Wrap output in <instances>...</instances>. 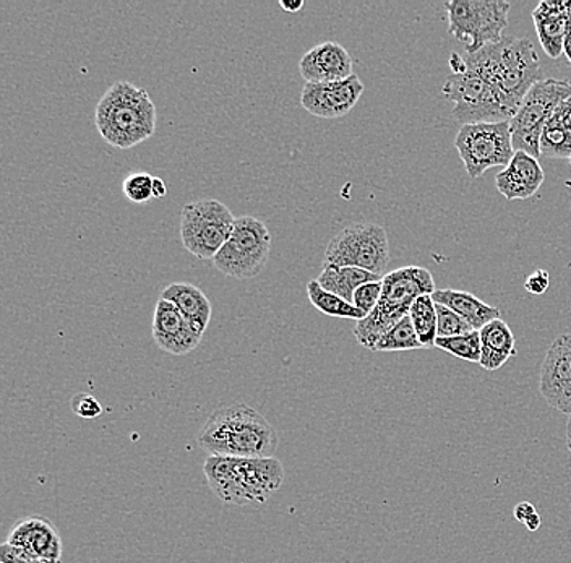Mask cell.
<instances>
[{"instance_id":"obj_24","label":"cell","mask_w":571,"mask_h":563,"mask_svg":"<svg viewBox=\"0 0 571 563\" xmlns=\"http://www.w3.org/2000/svg\"><path fill=\"white\" fill-rule=\"evenodd\" d=\"M307 296L312 306L320 310L325 316L351 318V320L356 321L366 318L357 307H354V304L341 299V297L336 296V294L325 291V289L318 285L317 279H312V282L307 283Z\"/></svg>"},{"instance_id":"obj_29","label":"cell","mask_w":571,"mask_h":563,"mask_svg":"<svg viewBox=\"0 0 571 563\" xmlns=\"http://www.w3.org/2000/svg\"><path fill=\"white\" fill-rule=\"evenodd\" d=\"M472 330L471 325L458 316L453 310L448 307L437 304V337L439 338H453L460 335L469 334Z\"/></svg>"},{"instance_id":"obj_9","label":"cell","mask_w":571,"mask_h":563,"mask_svg":"<svg viewBox=\"0 0 571 563\" xmlns=\"http://www.w3.org/2000/svg\"><path fill=\"white\" fill-rule=\"evenodd\" d=\"M272 252V234L262 219L239 216L233 233L213 258L216 270L234 279H251L261 275Z\"/></svg>"},{"instance_id":"obj_13","label":"cell","mask_w":571,"mask_h":563,"mask_svg":"<svg viewBox=\"0 0 571 563\" xmlns=\"http://www.w3.org/2000/svg\"><path fill=\"white\" fill-rule=\"evenodd\" d=\"M364 90V83L356 73L339 82L306 83L300 104L315 117L338 119L351 113Z\"/></svg>"},{"instance_id":"obj_31","label":"cell","mask_w":571,"mask_h":563,"mask_svg":"<svg viewBox=\"0 0 571 563\" xmlns=\"http://www.w3.org/2000/svg\"><path fill=\"white\" fill-rule=\"evenodd\" d=\"M381 291H384L381 282L367 283V285L360 286V288L354 293V307H357L364 316H369L375 307L378 306V303H380Z\"/></svg>"},{"instance_id":"obj_5","label":"cell","mask_w":571,"mask_h":563,"mask_svg":"<svg viewBox=\"0 0 571 563\" xmlns=\"http://www.w3.org/2000/svg\"><path fill=\"white\" fill-rule=\"evenodd\" d=\"M380 303L363 320L356 321L354 337L364 348L374 351L399 320L409 316L412 304L420 296L437 291L432 273L424 267H402L387 273L381 279Z\"/></svg>"},{"instance_id":"obj_8","label":"cell","mask_w":571,"mask_h":563,"mask_svg":"<svg viewBox=\"0 0 571 563\" xmlns=\"http://www.w3.org/2000/svg\"><path fill=\"white\" fill-rule=\"evenodd\" d=\"M570 96L571 83L567 80L544 79L536 83L510 121L514 152H524L539 160L542 132L557 108Z\"/></svg>"},{"instance_id":"obj_38","label":"cell","mask_w":571,"mask_h":563,"mask_svg":"<svg viewBox=\"0 0 571 563\" xmlns=\"http://www.w3.org/2000/svg\"><path fill=\"white\" fill-rule=\"evenodd\" d=\"M279 7L287 13H297L304 9V2L303 0H299V2H285V0H282Z\"/></svg>"},{"instance_id":"obj_14","label":"cell","mask_w":571,"mask_h":563,"mask_svg":"<svg viewBox=\"0 0 571 563\" xmlns=\"http://www.w3.org/2000/svg\"><path fill=\"white\" fill-rule=\"evenodd\" d=\"M539 390L549 406L571 414V334L553 339L549 346Z\"/></svg>"},{"instance_id":"obj_22","label":"cell","mask_w":571,"mask_h":563,"mask_svg":"<svg viewBox=\"0 0 571 563\" xmlns=\"http://www.w3.org/2000/svg\"><path fill=\"white\" fill-rule=\"evenodd\" d=\"M482 341V355L479 366L486 370H499L510 358L517 356V339L510 325L502 318L490 321L479 330Z\"/></svg>"},{"instance_id":"obj_10","label":"cell","mask_w":571,"mask_h":563,"mask_svg":"<svg viewBox=\"0 0 571 563\" xmlns=\"http://www.w3.org/2000/svg\"><path fill=\"white\" fill-rule=\"evenodd\" d=\"M324 264L360 268L384 278L390 264L387 231L375 223L345 227L328 244Z\"/></svg>"},{"instance_id":"obj_20","label":"cell","mask_w":571,"mask_h":563,"mask_svg":"<svg viewBox=\"0 0 571 563\" xmlns=\"http://www.w3.org/2000/svg\"><path fill=\"white\" fill-rule=\"evenodd\" d=\"M161 299L174 304L179 313L187 318L188 324L203 337L210 320H212L213 307L206 294L198 286L191 285V283H173L163 289Z\"/></svg>"},{"instance_id":"obj_34","label":"cell","mask_w":571,"mask_h":563,"mask_svg":"<svg viewBox=\"0 0 571 563\" xmlns=\"http://www.w3.org/2000/svg\"><path fill=\"white\" fill-rule=\"evenodd\" d=\"M549 273L544 270H536L528 276L524 282V289L528 293L534 294V296H541L549 289Z\"/></svg>"},{"instance_id":"obj_15","label":"cell","mask_w":571,"mask_h":563,"mask_svg":"<svg viewBox=\"0 0 571 563\" xmlns=\"http://www.w3.org/2000/svg\"><path fill=\"white\" fill-rule=\"evenodd\" d=\"M202 338L174 304L160 297L154 307L153 339L163 351L174 356L188 355L197 348Z\"/></svg>"},{"instance_id":"obj_36","label":"cell","mask_w":571,"mask_h":563,"mask_svg":"<svg viewBox=\"0 0 571 563\" xmlns=\"http://www.w3.org/2000/svg\"><path fill=\"white\" fill-rule=\"evenodd\" d=\"M536 509L532 503L529 502H521L518 503L517 509H514V519L520 521V523H527L529 519H531L532 515H534Z\"/></svg>"},{"instance_id":"obj_21","label":"cell","mask_w":571,"mask_h":563,"mask_svg":"<svg viewBox=\"0 0 571 563\" xmlns=\"http://www.w3.org/2000/svg\"><path fill=\"white\" fill-rule=\"evenodd\" d=\"M432 299L434 303L448 307L465 318L471 325L472 330H482L490 321L500 318V310L497 307L489 306L471 293L458 291V289H437L432 294Z\"/></svg>"},{"instance_id":"obj_7","label":"cell","mask_w":571,"mask_h":563,"mask_svg":"<svg viewBox=\"0 0 571 563\" xmlns=\"http://www.w3.org/2000/svg\"><path fill=\"white\" fill-rule=\"evenodd\" d=\"M510 2L507 0H450L445 3L448 31L466 44L468 54H476L489 44L503 40L508 27Z\"/></svg>"},{"instance_id":"obj_27","label":"cell","mask_w":571,"mask_h":563,"mask_svg":"<svg viewBox=\"0 0 571 563\" xmlns=\"http://www.w3.org/2000/svg\"><path fill=\"white\" fill-rule=\"evenodd\" d=\"M541 156L553 160L571 158V134L555 115H552L542 132Z\"/></svg>"},{"instance_id":"obj_16","label":"cell","mask_w":571,"mask_h":563,"mask_svg":"<svg viewBox=\"0 0 571 563\" xmlns=\"http://www.w3.org/2000/svg\"><path fill=\"white\" fill-rule=\"evenodd\" d=\"M299 72L306 83L339 82L354 75L353 58L341 44L325 41L303 55Z\"/></svg>"},{"instance_id":"obj_42","label":"cell","mask_w":571,"mask_h":563,"mask_svg":"<svg viewBox=\"0 0 571 563\" xmlns=\"http://www.w3.org/2000/svg\"><path fill=\"white\" fill-rule=\"evenodd\" d=\"M570 164H571V158H570Z\"/></svg>"},{"instance_id":"obj_35","label":"cell","mask_w":571,"mask_h":563,"mask_svg":"<svg viewBox=\"0 0 571 563\" xmlns=\"http://www.w3.org/2000/svg\"><path fill=\"white\" fill-rule=\"evenodd\" d=\"M553 115L562 122L563 127H565L571 134V96L567 98V100L557 108Z\"/></svg>"},{"instance_id":"obj_4","label":"cell","mask_w":571,"mask_h":563,"mask_svg":"<svg viewBox=\"0 0 571 563\" xmlns=\"http://www.w3.org/2000/svg\"><path fill=\"white\" fill-rule=\"evenodd\" d=\"M94 124L111 146L133 149L156 132V106L149 91L122 80L101 98L94 111Z\"/></svg>"},{"instance_id":"obj_39","label":"cell","mask_w":571,"mask_h":563,"mask_svg":"<svg viewBox=\"0 0 571 563\" xmlns=\"http://www.w3.org/2000/svg\"><path fill=\"white\" fill-rule=\"evenodd\" d=\"M563 54L569 59L571 65V19L569 23V30H567L565 41H563Z\"/></svg>"},{"instance_id":"obj_26","label":"cell","mask_w":571,"mask_h":563,"mask_svg":"<svg viewBox=\"0 0 571 563\" xmlns=\"http://www.w3.org/2000/svg\"><path fill=\"white\" fill-rule=\"evenodd\" d=\"M418 349H424V346L420 345L415 325H412L411 318L408 316L399 320L398 324L377 342L374 351H418Z\"/></svg>"},{"instance_id":"obj_37","label":"cell","mask_w":571,"mask_h":563,"mask_svg":"<svg viewBox=\"0 0 571 563\" xmlns=\"http://www.w3.org/2000/svg\"><path fill=\"white\" fill-rule=\"evenodd\" d=\"M167 194L166 184L161 177H154L153 180V198H164Z\"/></svg>"},{"instance_id":"obj_19","label":"cell","mask_w":571,"mask_h":563,"mask_svg":"<svg viewBox=\"0 0 571 563\" xmlns=\"http://www.w3.org/2000/svg\"><path fill=\"white\" fill-rule=\"evenodd\" d=\"M571 19V0L552 2L544 0L532 12L539 43L550 59H559L563 54V41Z\"/></svg>"},{"instance_id":"obj_30","label":"cell","mask_w":571,"mask_h":563,"mask_svg":"<svg viewBox=\"0 0 571 563\" xmlns=\"http://www.w3.org/2000/svg\"><path fill=\"white\" fill-rule=\"evenodd\" d=\"M153 176L146 173H135L125 177L122 188L125 197L133 203H146L153 198Z\"/></svg>"},{"instance_id":"obj_40","label":"cell","mask_w":571,"mask_h":563,"mask_svg":"<svg viewBox=\"0 0 571 563\" xmlns=\"http://www.w3.org/2000/svg\"><path fill=\"white\" fill-rule=\"evenodd\" d=\"M524 526H527L529 531H532V533L538 531L539 528H541V516H539V513H534V515L524 523Z\"/></svg>"},{"instance_id":"obj_17","label":"cell","mask_w":571,"mask_h":563,"mask_svg":"<svg viewBox=\"0 0 571 563\" xmlns=\"http://www.w3.org/2000/svg\"><path fill=\"white\" fill-rule=\"evenodd\" d=\"M6 542L16 547H22L45 561L58 563L62 561L64 545H62L61 534H59L58 528L44 516H27L19 521L10 531Z\"/></svg>"},{"instance_id":"obj_1","label":"cell","mask_w":571,"mask_h":563,"mask_svg":"<svg viewBox=\"0 0 571 563\" xmlns=\"http://www.w3.org/2000/svg\"><path fill=\"white\" fill-rule=\"evenodd\" d=\"M465 64L499 91L514 114L528 91L545 79L534 44L528 38L506 37L500 43L466 55Z\"/></svg>"},{"instance_id":"obj_41","label":"cell","mask_w":571,"mask_h":563,"mask_svg":"<svg viewBox=\"0 0 571 563\" xmlns=\"http://www.w3.org/2000/svg\"><path fill=\"white\" fill-rule=\"evenodd\" d=\"M567 447H569L571 453V414L569 416V422H567Z\"/></svg>"},{"instance_id":"obj_25","label":"cell","mask_w":571,"mask_h":563,"mask_svg":"<svg viewBox=\"0 0 571 563\" xmlns=\"http://www.w3.org/2000/svg\"><path fill=\"white\" fill-rule=\"evenodd\" d=\"M409 318L415 325L416 334L424 349L436 348L437 341V304L434 303L432 294H426L415 300L409 310Z\"/></svg>"},{"instance_id":"obj_28","label":"cell","mask_w":571,"mask_h":563,"mask_svg":"<svg viewBox=\"0 0 571 563\" xmlns=\"http://www.w3.org/2000/svg\"><path fill=\"white\" fill-rule=\"evenodd\" d=\"M436 348L462 361L481 362L482 341L478 330L453 338H437Z\"/></svg>"},{"instance_id":"obj_12","label":"cell","mask_w":571,"mask_h":563,"mask_svg":"<svg viewBox=\"0 0 571 563\" xmlns=\"http://www.w3.org/2000/svg\"><path fill=\"white\" fill-rule=\"evenodd\" d=\"M455 149L471 180H479L492 167H507L514 156L510 121L462 125Z\"/></svg>"},{"instance_id":"obj_3","label":"cell","mask_w":571,"mask_h":563,"mask_svg":"<svg viewBox=\"0 0 571 563\" xmlns=\"http://www.w3.org/2000/svg\"><path fill=\"white\" fill-rule=\"evenodd\" d=\"M203 473L215 495L234 506L262 505L285 481V467L275 457H208Z\"/></svg>"},{"instance_id":"obj_6","label":"cell","mask_w":571,"mask_h":563,"mask_svg":"<svg viewBox=\"0 0 571 563\" xmlns=\"http://www.w3.org/2000/svg\"><path fill=\"white\" fill-rule=\"evenodd\" d=\"M448 76L441 93L453 103L451 117L462 125L481 124V122H506L513 119V111L507 106L502 94L478 73L471 72L465 64V58L457 52L451 54Z\"/></svg>"},{"instance_id":"obj_32","label":"cell","mask_w":571,"mask_h":563,"mask_svg":"<svg viewBox=\"0 0 571 563\" xmlns=\"http://www.w3.org/2000/svg\"><path fill=\"white\" fill-rule=\"evenodd\" d=\"M73 414L82 419H96L103 412V406L90 393H77L70 401Z\"/></svg>"},{"instance_id":"obj_11","label":"cell","mask_w":571,"mask_h":563,"mask_svg":"<svg viewBox=\"0 0 571 563\" xmlns=\"http://www.w3.org/2000/svg\"><path fill=\"white\" fill-rule=\"evenodd\" d=\"M234 223L231 209L215 198L188 203L181 213L182 246L200 260H213L230 239Z\"/></svg>"},{"instance_id":"obj_2","label":"cell","mask_w":571,"mask_h":563,"mask_svg":"<svg viewBox=\"0 0 571 563\" xmlns=\"http://www.w3.org/2000/svg\"><path fill=\"white\" fill-rule=\"evenodd\" d=\"M197 442L208 457L273 458L278 433L261 412L239 403L216 409Z\"/></svg>"},{"instance_id":"obj_33","label":"cell","mask_w":571,"mask_h":563,"mask_svg":"<svg viewBox=\"0 0 571 563\" xmlns=\"http://www.w3.org/2000/svg\"><path fill=\"white\" fill-rule=\"evenodd\" d=\"M0 563H58L45 561V559L38 557L31 552L24 551L22 547L3 542L0 545Z\"/></svg>"},{"instance_id":"obj_18","label":"cell","mask_w":571,"mask_h":563,"mask_svg":"<svg viewBox=\"0 0 571 563\" xmlns=\"http://www.w3.org/2000/svg\"><path fill=\"white\" fill-rule=\"evenodd\" d=\"M544 170L534 156L514 152L513 160L496 177V187L508 202L527 201L544 184Z\"/></svg>"},{"instance_id":"obj_23","label":"cell","mask_w":571,"mask_h":563,"mask_svg":"<svg viewBox=\"0 0 571 563\" xmlns=\"http://www.w3.org/2000/svg\"><path fill=\"white\" fill-rule=\"evenodd\" d=\"M381 276L375 273L360 270L354 267H336V265H325L318 275L317 282L325 291L336 294L341 299L353 304L354 293L363 285L373 282H381Z\"/></svg>"}]
</instances>
